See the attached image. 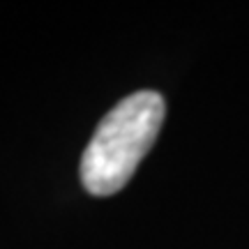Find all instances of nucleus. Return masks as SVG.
I'll return each mask as SVG.
<instances>
[{"label": "nucleus", "instance_id": "f257e3e1", "mask_svg": "<svg viewBox=\"0 0 249 249\" xmlns=\"http://www.w3.org/2000/svg\"><path fill=\"white\" fill-rule=\"evenodd\" d=\"M166 104L155 90H139L111 108L81 157V182L95 196H111L132 180L164 123Z\"/></svg>", "mask_w": 249, "mask_h": 249}]
</instances>
